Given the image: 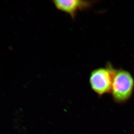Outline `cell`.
<instances>
[{
    "label": "cell",
    "instance_id": "cell-1",
    "mask_svg": "<svg viewBox=\"0 0 134 134\" xmlns=\"http://www.w3.org/2000/svg\"><path fill=\"white\" fill-rule=\"evenodd\" d=\"M134 88V80L126 70L115 69L112 88L114 98L116 101L123 102L132 95Z\"/></svg>",
    "mask_w": 134,
    "mask_h": 134
},
{
    "label": "cell",
    "instance_id": "cell-2",
    "mask_svg": "<svg viewBox=\"0 0 134 134\" xmlns=\"http://www.w3.org/2000/svg\"><path fill=\"white\" fill-rule=\"evenodd\" d=\"M115 70L110 66L93 70L90 77V84L92 90L99 95L111 91Z\"/></svg>",
    "mask_w": 134,
    "mask_h": 134
},
{
    "label": "cell",
    "instance_id": "cell-3",
    "mask_svg": "<svg viewBox=\"0 0 134 134\" xmlns=\"http://www.w3.org/2000/svg\"><path fill=\"white\" fill-rule=\"evenodd\" d=\"M53 3L58 10L66 12L75 20L77 12L87 9L92 2L82 0H53Z\"/></svg>",
    "mask_w": 134,
    "mask_h": 134
}]
</instances>
